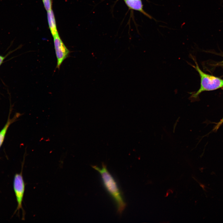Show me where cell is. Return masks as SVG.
I'll use <instances>...</instances> for the list:
<instances>
[{"instance_id": "obj_8", "label": "cell", "mask_w": 223, "mask_h": 223, "mask_svg": "<svg viewBox=\"0 0 223 223\" xmlns=\"http://www.w3.org/2000/svg\"><path fill=\"white\" fill-rule=\"evenodd\" d=\"M44 7L47 11L52 9V2L51 0H42Z\"/></svg>"}, {"instance_id": "obj_4", "label": "cell", "mask_w": 223, "mask_h": 223, "mask_svg": "<svg viewBox=\"0 0 223 223\" xmlns=\"http://www.w3.org/2000/svg\"><path fill=\"white\" fill-rule=\"evenodd\" d=\"M13 188L17 203V207L16 211L21 209L23 210L22 203L25 189V183L23 179L22 172L15 176Z\"/></svg>"}, {"instance_id": "obj_5", "label": "cell", "mask_w": 223, "mask_h": 223, "mask_svg": "<svg viewBox=\"0 0 223 223\" xmlns=\"http://www.w3.org/2000/svg\"><path fill=\"white\" fill-rule=\"evenodd\" d=\"M10 114H9L7 123L2 129L0 131V148L3 143L7 131L9 126L11 124L15 121L21 115V114L17 113L15 115L13 118L11 119L10 117Z\"/></svg>"}, {"instance_id": "obj_6", "label": "cell", "mask_w": 223, "mask_h": 223, "mask_svg": "<svg viewBox=\"0 0 223 223\" xmlns=\"http://www.w3.org/2000/svg\"><path fill=\"white\" fill-rule=\"evenodd\" d=\"M48 25L53 37L58 34L54 15L52 9L47 11Z\"/></svg>"}, {"instance_id": "obj_7", "label": "cell", "mask_w": 223, "mask_h": 223, "mask_svg": "<svg viewBox=\"0 0 223 223\" xmlns=\"http://www.w3.org/2000/svg\"><path fill=\"white\" fill-rule=\"evenodd\" d=\"M126 5L131 9L137 11L147 16H150L143 9L141 0H124Z\"/></svg>"}, {"instance_id": "obj_3", "label": "cell", "mask_w": 223, "mask_h": 223, "mask_svg": "<svg viewBox=\"0 0 223 223\" xmlns=\"http://www.w3.org/2000/svg\"><path fill=\"white\" fill-rule=\"evenodd\" d=\"M53 38L57 60L56 67L59 69L63 61L68 57L70 51L64 44L59 34Z\"/></svg>"}, {"instance_id": "obj_10", "label": "cell", "mask_w": 223, "mask_h": 223, "mask_svg": "<svg viewBox=\"0 0 223 223\" xmlns=\"http://www.w3.org/2000/svg\"><path fill=\"white\" fill-rule=\"evenodd\" d=\"M223 123V117L221 120L216 124V126L215 128H214V130H217Z\"/></svg>"}, {"instance_id": "obj_2", "label": "cell", "mask_w": 223, "mask_h": 223, "mask_svg": "<svg viewBox=\"0 0 223 223\" xmlns=\"http://www.w3.org/2000/svg\"><path fill=\"white\" fill-rule=\"evenodd\" d=\"M192 57L196 65H191L199 73L201 79L199 89L196 92L190 93L191 95L189 98L191 102H194L197 99L199 95L202 92L214 90L223 87V79L204 72L199 68L195 59Z\"/></svg>"}, {"instance_id": "obj_9", "label": "cell", "mask_w": 223, "mask_h": 223, "mask_svg": "<svg viewBox=\"0 0 223 223\" xmlns=\"http://www.w3.org/2000/svg\"><path fill=\"white\" fill-rule=\"evenodd\" d=\"M11 53V52H9L7 54L4 56L0 55V66L3 63L6 58L7 56H8V55H9Z\"/></svg>"}, {"instance_id": "obj_11", "label": "cell", "mask_w": 223, "mask_h": 223, "mask_svg": "<svg viewBox=\"0 0 223 223\" xmlns=\"http://www.w3.org/2000/svg\"></svg>"}, {"instance_id": "obj_1", "label": "cell", "mask_w": 223, "mask_h": 223, "mask_svg": "<svg viewBox=\"0 0 223 223\" xmlns=\"http://www.w3.org/2000/svg\"><path fill=\"white\" fill-rule=\"evenodd\" d=\"M92 167L100 173L105 188L115 201L118 212L121 214L125 208L126 204L115 179L104 164L102 163L101 168L96 165H92Z\"/></svg>"}]
</instances>
